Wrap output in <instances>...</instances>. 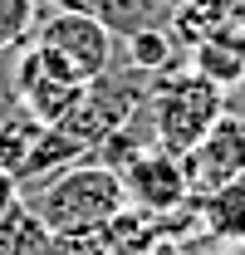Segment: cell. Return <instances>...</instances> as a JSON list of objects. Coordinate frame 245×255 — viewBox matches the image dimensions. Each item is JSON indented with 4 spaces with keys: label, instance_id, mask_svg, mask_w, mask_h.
<instances>
[{
    "label": "cell",
    "instance_id": "cell-11",
    "mask_svg": "<svg viewBox=\"0 0 245 255\" xmlns=\"http://www.w3.org/2000/svg\"><path fill=\"white\" fill-rule=\"evenodd\" d=\"M226 20H231V15H226L221 0H177V5H172V20H167V34L191 54L196 44H206L211 34H221Z\"/></svg>",
    "mask_w": 245,
    "mask_h": 255
},
{
    "label": "cell",
    "instance_id": "cell-5",
    "mask_svg": "<svg viewBox=\"0 0 245 255\" xmlns=\"http://www.w3.org/2000/svg\"><path fill=\"white\" fill-rule=\"evenodd\" d=\"M79 94H84V79H74V69L59 54H49L34 39L15 49V98L25 113H34L39 123H59L79 103Z\"/></svg>",
    "mask_w": 245,
    "mask_h": 255
},
{
    "label": "cell",
    "instance_id": "cell-20",
    "mask_svg": "<svg viewBox=\"0 0 245 255\" xmlns=\"http://www.w3.org/2000/svg\"><path fill=\"white\" fill-rule=\"evenodd\" d=\"M226 5V15H245V0H221Z\"/></svg>",
    "mask_w": 245,
    "mask_h": 255
},
{
    "label": "cell",
    "instance_id": "cell-3",
    "mask_svg": "<svg viewBox=\"0 0 245 255\" xmlns=\"http://www.w3.org/2000/svg\"><path fill=\"white\" fill-rule=\"evenodd\" d=\"M147 89H152V74L132 69V64L118 54L98 79L84 84L79 103L59 118V128L74 137V142H84V152H93L108 132H118V128L127 123L142 103H147Z\"/></svg>",
    "mask_w": 245,
    "mask_h": 255
},
{
    "label": "cell",
    "instance_id": "cell-21",
    "mask_svg": "<svg viewBox=\"0 0 245 255\" xmlns=\"http://www.w3.org/2000/svg\"><path fill=\"white\" fill-rule=\"evenodd\" d=\"M201 255H245V251H201Z\"/></svg>",
    "mask_w": 245,
    "mask_h": 255
},
{
    "label": "cell",
    "instance_id": "cell-12",
    "mask_svg": "<svg viewBox=\"0 0 245 255\" xmlns=\"http://www.w3.org/2000/svg\"><path fill=\"white\" fill-rule=\"evenodd\" d=\"M122 59L132 64V69H142V74H172V69H186V54L182 44L167 34V25L162 30H142V34H127L122 39Z\"/></svg>",
    "mask_w": 245,
    "mask_h": 255
},
{
    "label": "cell",
    "instance_id": "cell-14",
    "mask_svg": "<svg viewBox=\"0 0 245 255\" xmlns=\"http://www.w3.org/2000/svg\"><path fill=\"white\" fill-rule=\"evenodd\" d=\"M186 64H191V69H196L201 79H211L221 94H226V89H231L236 79H245V59L236 54V49H231V44H226V34H211L206 44H196Z\"/></svg>",
    "mask_w": 245,
    "mask_h": 255
},
{
    "label": "cell",
    "instance_id": "cell-16",
    "mask_svg": "<svg viewBox=\"0 0 245 255\" xmlns=\"http://www.w3.org/2000/svg\"><path fill=\"white\" fill-rule=\"evenodd\" d=\"M221 34H226V44H231V49L245 59V15H231V20L221 25Z\"/></svg>",
    "mask_w": 245,
    "mask_h": 255
},
{
    "label": "cell",
    "instance_id": "cell-9",
    "mask_svg": "<svg viewBox=\"0 0 245 255\" xmlns=\"http://www.w3.org/2000/svg\"><path fill=\"white\" fill-rule=\"evenodd\" d=\"M0 255H59V236L15 196L0 211Z\"/></svg>",
    "mask_w": 245,
    "mask_h": 255
},
{
    "label": "cell",
    "instance_id": "cell-2",
    "mask_svg": "<svg viewBox=\"0 0 245 255\" xmlns=\"http://www.w3.org/2000/svg\"><path fill=\"white\" fill-rule=\"evenodd\" d=\"M25 206L54 236H74V231H93V226L113 221L127 201H122V182H118L113 167H103V162H74L54 182H44L34 196H25Z\"/></svg>",
    "mask_w": 245,
    "mask_h": 255
},
{
    "label": "cell",
    "instance_id": "cell-13",
    "mask_svg": "<svg viewBox=\"0 0 245 255\" xmlns=\"http://www.w3.org/2000/svg\"><path fill=\"white\" fill-rule=\"evenodd\" d=\"M39 132H44V123H39L34 113H25V108H10V113L0 118V177L15 182V172H20L25 157L34 152Z\"/></svg>",
    "mask_w": 245,
    "mask_h": 255
},
{
    "label": "cell",
    "instance_id": "cell-4",
    "mask_svg": "<svg viewBox=\"0 0 245 255\" xmlns=\"http://www.w3.org/2000/svg\"><path fill=\"white\" fill-rule=\"evenodd\" d=\"M34 44H44L49 54H59L69 69H74V79H98L108 64L122 54V39H113V30L89 15V10H49L30 34Z\"/></svg>",
    "mask_w": 245,
    "mask_h": 255
},
{
    "label": "cell",
    "instance_id": "cell-17",
    "mask_svg": "<svg viewBox=\"0 0 245 255\" xmlns=\"http://www.w3.org/2000/svg\"><path fill=\"white\" fill-rule=\"evenodd\" d=\"M221 103H226V113H231V118H241V123H245V79H236V84L221 94Z\"/></svg>",
    "mask_w": 245,
    "mask_h": 255
},
{
    "label": "cell",
    "instance_id": "cell-15",
    "mask_svg": "<svg viewBox=\"0 0 245 255\" xmlns=\"http://www.w3.org/2000/svg\"><path fill=\"white\" fill-rule=\"evenodd\" d=\"M34 25H39V0H0V49L30 44Z\"/></svg>",
    "mask_w": 245,
    "mask_h": 255
},
{
    "label": "cell",
    "instance_id": "cell-6",
    "mask_svg": "<svg viewBox=\"0 0 245 255\" xmlns=\"http://www.w3.org/2000/svg\"><path fill=\"white\" fill-rule=\"evenodd\" d=\"M118 182H122V201L132 211H147V216H172L191 201V187H186V172L182 157L162 152V147H142L118 167Z\"/></svg>",
    "mask_w": 245,
    "mask_h": 255
},
{
    "label": "cell",
    "instance_id": "cell-10",
    "mask_svg": "<svg viewBox=\"0 0 245 255\" xmlns=\"http://www.w3.org/2000/svg\"><path fill=\"white\" fill-rule=\"evenodd\" d=\"M172 5L177 0H89V15H98L113 39H127L142 30H162L172 20Z\"/></svg>",
    "mask_w": 245,
    "mask_h": 255
},
{
    "label": "cell",
    "instance_id": "cell-8",
    "mask_svg": "<svg viewBox=\"0 0 245 255\" xmlns=\"http://www.w3.org/2000/svg\"><path fill=\"white\" fill-rule=\"evenodd\" d=\"M191 216L196 231L211 241V251H245V177L206 196H191Z\"/></svg>",
    "mask_w": 245,
    "mask_h": 255
},
{
    "label": "cell",
    "instance_id": "cell-18",
    "mask_svg": "<svg viewBox=\"0 0 245 255\" xmlns=\"http://www.w3.org/2000/svg\"><path fill=\"white\" fill-rule=\"evenodd\" d=\"M132 255H182V246L167 241V236H157V241H147V246H137Z\"/></svg>",
    "mask_w": 245,
    "mask_h": 255
},
{
    "label": "cell",
    "instance_id": "cell-1",
    "mask_svg": "<svg viewBox=\"0 0 245 255\" xmlns=\"http://www.w3.org/2000/svg\"><path fill=\"white\" fill-rule=\"evenodd\" d=\"M142 113L152 123V142L162 152L182 157V152H191L211 132V123L226 113V103H221V89L211 79H201L186 64V69H172V74H157L152 79Z\"/></svg>",
    "mask_w": 245,
    "mask_h": 255
},
{
    "label": "cell",
    "instance_id": "cell-7",
    "mask_svg": "<svg viewBox=\"0 0 245 255\" xmlns=\"http://www.w3.org/2000/svg\"><path fill=\"white\" fill-rule=\"evenodd\" d=\"M182 172H186L191 196H206V191L226 187V182H241L245 177V123L221 113L211 123V132L191 152H182Z\"/></svg>",
    "mask_w": 245,
    "mask_h": 255
},
{
    "label": "cell",
    "instance_id": "cell-19",
    "mask_svg": "<svg viewBox=\"0 0 245 255\" xmlns=\"http://www.w3.org/2000/svg\"><path fill=\"white\" fill-rule=\"evenodd\" d=\"M10 201H15V182H10V177H0V211H5Z\"/></svg>",
    "mask_w": 245,
    "mask_h": 255
}]
</instances>
